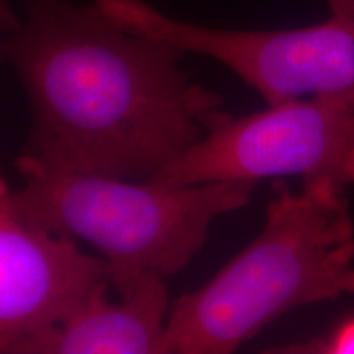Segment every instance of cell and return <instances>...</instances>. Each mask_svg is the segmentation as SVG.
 Returning <instances> with one entry per match:
<instances>
[{"label":"cell","mask_w":354,"mask_h":354,"mask_svg":"<svg viewBox=\"0 0 354 354\" xmlns=\"http://www.w3.org/2000/svg\"><path fill=\"white\" fill-rule=\"evenodd\" d=\"M165 276H145L118 304L102 295L68 322L8 346L3 354H165L169 297Z\"/></svg>","instance_id":"52a82bcc"},{"label":"cell","mask_w":354,"mask_h":354,"mask_svg":"<svg viewBox=\"0 0 354 354\" xmlns=\"http://www.w3.org/2000/svg\"><path fill=\"white\" fill-rule=\"evenodd\" d=\"M331 15L354 20V0H326Z\"/></svg>","instance_id":"9c48e42d"},{"label":"cell","mask_w":354,"mask_h":354,"mask_svg":"<svg viewBox=\"0 0 354 354\" xmlns=\"http://www.w3.org/2000/svg\"><path fill=\"white\" fill-rule=\"evenodd\" d=\"M127 30L209 56L268 105L354 88V20L331 15L292 30L212 28L172 19L145 0H95Z\"/></svg>","instance_id":"5b68a950"},{"label":"cell","mask_w":354,"mask_h":354,"mask_svg":"<svg viewBox=\"0 0 354 354\" xmlns=\"http://www.w3.org/2000/svg\"><path fill=\"white\" fill-rule=\"evenodd\" d=\"M2 0L0 55L32 110L25 156L50 169L153 180L197 145L221 97L194 82L185 53L127 30L99 3Z\"/></svg>","instance_id":"6da1fadb"},{"label":"cell","mask_w":354,"mask_h":354,"mask_svg":"<svg viewBox=\"0 0 354 354\" xmlns=\"http://www.w3.org/2000/svg\"><path fill=\"white\" fill-rule=\"evenodd\" d=\"M354 295V218L344 190L272 179L258 238L172 304L165 354H230L279 317Z\"/></svg>","instance_id":"7a4b0ae2"},{"label":"cell","mask_w":354,"mask_h":354,"mask_svg":"<svg viewBox=\"0 0 354 354\" xmlns=\"http://www.w3.org/2000/svg\"><path fill=\"white\" fill-rule=\"evenodd\" d=\"M266 353L281 354H354V315L344 318L326 331L325 335L310 338L307 342L284 344L266 349Z\"/></svg>","instance_id":"ba28073f"},{"label":"cell","mask_w":354,"mask_h":354,"mask_svg":"<svg viewBox=\"0 0 354 354\" xmlns=\"http://www.w3.org/2000/svg\"><path fill=\"white\" fill-rule=\"evenodd\" d=\"M110 287L107 261L26 218L0 179V353L68 322Z\"/></svg>","instance_id":"8992f818"},{"label":"cell","mask_w":354,"mask_h":354,"mask_svg":"<svg viewBox=\"0 0 354 354\" xmlns=\"http://www.w3.org/2000/svg\"><path fill=\"white\" fill-rule=\"evenodd\" d=\"M24 179L12 197L26 218L95 246L107 261L112 289L128 299L148 274L184 271L221 215L246 207L254 180L167 184L57 171L21 154Z\"/></svg>","instance_id":"3957f363"},{"label":"cell","mask_w":354,"mask_h":354,"mask_svg":"<svg viewBox=\"0 0 354 354\" xmlns=\"http://www.w3.org/2000/svg\"><path fill=\"white\" fill-rule=\"evenodd\" d=\"M330 180L354 187V88L268 105L234 118L216 115L205 136L156 179L167 184L214 180Z\"/></svg>","instance_id":"277c9868"}]
</instances>
